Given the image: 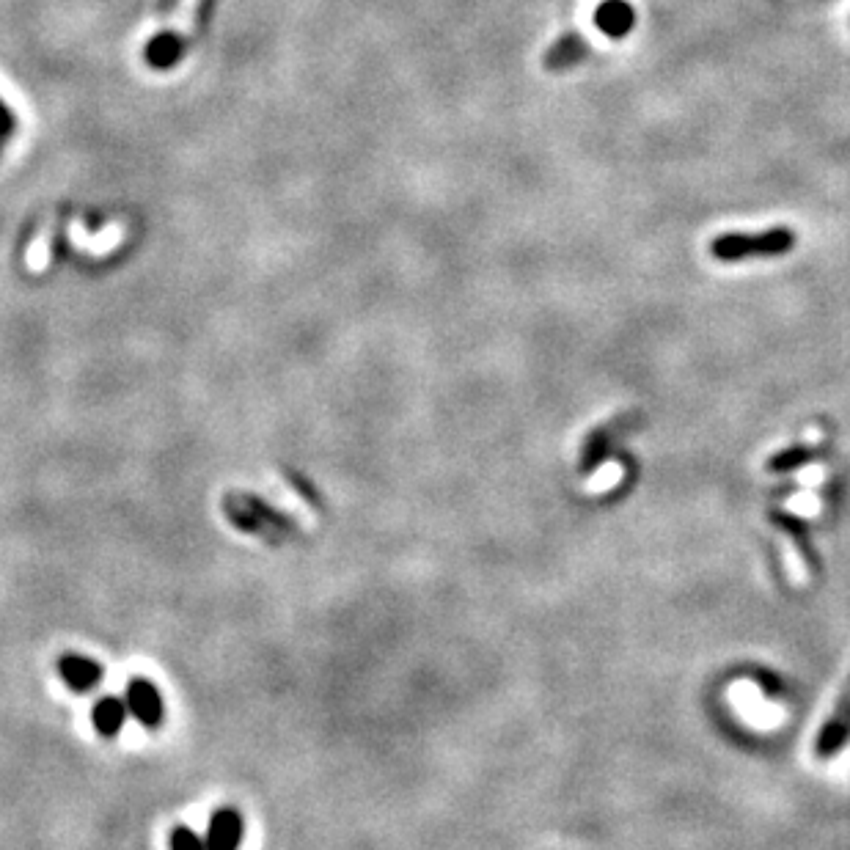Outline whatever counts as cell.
I'll list each match as a JSON object with an SVG mask.
<instances>
[{"mask_svg": "<svg viewBox=\"0 0 850 850\" xmlns=\"http://www.w3.org/2000/svg\"><path fill=\"white\" fill-rule=\"evenodd\" d=\"M795 245V232L793 229H768V232L760 234H743V232H732V234H721L713 240L710 251L718 259L724 262H740L746 256H779L787 254Z\"/></svg>", "mask_w": 850, "mask_h": 850, "instance_id": "cell-1", "label": "cell"}, {"mask_svg": "<svg viewBox=\"0 0 850 850\" xmlns=\"http://www.w3.org/2000/svg\"><path fill=\"white\" fill-rule=\"evenodd\" d=\"M639 424L641 410H625V413H617V416H611V419L603 421V424H597L595 430L586 435L584 446H581V460H578L581 474H595L597 468L614 454V446H617L625 435L636 430Z\"/></svg>", "mask_w": 850, "mask_h": 850, "instance_id": "cell-2", "label": "cell"}, {"mask_svg": "<svg viewBox=\"0 0 850 850\" xmlns=\"http://www.w3.org/2000/svg\"><path fill=\"white\" fill-rule=\"evenodd\" d=\"M850 740V674L848 680L842 683L837 694V702L828 710L826 721L817 729L815 740H812V754L817 760H831L834 754L845 749V743Z\"/></svg>", "mask_w": 850, "mask_h": 850, "instance_id": "cell-3", "label": "cell"}, {"mask_svg": "<svg viewBox=\"0 0 850 850\" xmlns=\"http://www.w3.org/2000/svg\"><path fill=\"white\" fill-rule=\"evenodd\" d=\"M124 702H127V710L138 718V724L146 729H157L163 724V716H166V707H163V696H160V688H157L152 680L146 677H135L127 683L124 688Z\"/></svg>", "mask_w": 850, "mask_h": 850, "instance_id": "cell-4", "label": "cell"}, {"mask_svg": "<svg viewBox=\"0 0 850 850\" xmlns=\"http://www.w3.org/2000/svg\"><path fill=\"white\" fill-rule=\"evenodd\" d=\"M245 823L243 815L234 806H221L215 815L210 817V828H207V850H237L243 845Z\"/></svg>", "mask_w": 850, "mask_h": 850, "instance_id": "cell-5", "label": "cell"}, {"mask_svg": "<svg viewBox=\"0 0 850 850\" xmlns=\"http://www.w3.org/2000/svg\"><path fill=\"white\" fill-rule=\"evenodd\" d=\"M58 674L75 694H86V691H94L100 685L102 666L89 655L67 652V655L58 658Z\"/></svg>", "mask_w": 850, "mask_h": 850, "instance_id": "cell-6", "label": "cell"}, {"mask_svg": "<svg viewBox=\"0 0 850 850\" xmlns=\"http://www.w3.org/2000/svg\"><path fill=\"white\" fill-rule=\"evenodd\" d=\"M586 42L581 34H564L562 39H556V45L545 53V69L559 72V69H570L575 64H581L586 58Z\"/></svg>", "mask_w": 850, "mask_h": 850, "instance_id": "cell-7", "label": "cell"}, {"mask_svg": "<svg viewBox=\"0 0 850 850\" xmlns=\"http://www.w3.org/2000/svg\"><path fill=\"white\" fill-rule=\"evenodd\" d=\"M94 727L105 738H116L122 732L124 721H127V702L119 696H102L100 702L94 705Z\"/></svg>", "mask_w": 850, "mask_h": 850, "instance_id": "cell-8", "label": "cell"}, {"mask_svg": "<svg viewBox=\"0 0 850 850\" xmlns=\"http://www.w3.org/2000/svg\"><path fill=\"white\" fill-rule=\"evenodd\" d=\"M182 53H185V45L179 42L177 36L171 34V31H163V34H157L149 45H146L144 50V58L149 67L155 69H171L174 64H179V58H182Z\"/></svg>", "mask_w": 850, "mask_h": 850, "instance_id": "cell-9", "label": "cell"}, {"mask_svg": "<svg viewBox=\"0 0 850 850\" xmlns=\"http://www.w3.org/2000/svg\"><path fill=\"white\" fill-rule=\"evenodd\" d=\"M633 9H630L625 0H606L600 9H597V25L600 31L608 36H625L633 28Z\"/></svg>", "mask_w": 850, "mask_h": 850, "instance_id": "cell-10", "label": "cell"}, {"mask_svg": "<svg viewBox=\"0 0 850 850\" xmlns=\"http://www.w3.org/2000/svg\"><path fill=\"white\" fill-rule=\"evenodd\" d=\"M201 6H204V0H182V6H179L177 17H174V23H171V34L177 36L182 45L188 47V42L196 36V31H199V14H201Z\"/></svg>", "mask_w": 850, "mask_h": 850, "instance_id": "cell-11", "label": "cell"}, {"mask_svg": "<svg viewBox=\"0 0 850 850\" xmlns=\"http://www.w3.org/2000/svg\"><path fill=\"white\" fill-rule=\"evenodd\" d=\"M171 850H207V842L188 826H177L171 831V839H168Z\"/></svg>", "mask_w": 850, "mask_h": 850, "instance_id": "cell-12", "label": "cell"}, {"mask_svg": "<svg viewBox=\"0 0 850 850\" xmlns=\"http://www.w3.org/2000/svg\"><path fill=\"white\" fill-rule=\"evenodd\" d=\"M50 243H53V221L47 223L45 232L39 234V243L31 248V267L34 270H45L50 265Z\"/></svg>", "mask_w": 850, "mask_h": 850, "instance_id": "cell-13", "label": "cell"}, {"mask_svg": "<svg viewBox=\"0 0 850 850\" xmlns=\"http://www.w3.org/2000/svg\"><path fill=\"white\" fill-rule=\"evenodd\" d=\"M806 454H809V449H790V452L776 454L765 468H768L771 474H782V471H790V468H795L801 460H806Z\"/></svg>", "mask_w": 850, "mask_h": 850, "instance_id": "cell-14", "label": "cell"}, {"mask_svg": "<svg viewBox=\"0 0 850 850\" xmlns=\"http://www.w3.org/2000/svg\"><path fill=\"white\" fill-rule=\"evenodd\" d=\"M14 133V116L9 113V108L3 105V100H0V138H6V135Z\"/></svg>", "mask_w": 850, "mask_h": 850, "instance_id": "cell-15", "label": "cell"}]
</instances>
